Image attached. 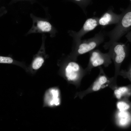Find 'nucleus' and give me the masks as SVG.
Wrapping results in <instances>:
<instances>
[{"label":"nucleus","instance_id":"obj_10","mask_svg":"<svg viewBox=\"0 0 131 131\" xmlns=\"http://www.w3.org/2000/svg\"><path fill=\"white\" fill-rule=\"evenodd\" d=\"M46 37L43 34L42 37V44L38 53L36 55L32 61L31 65V69L33 71L39 69L43 64L48 55L46 54L45 42Z\"/></svg>","mask_w":131,"mask_h":131},{"label":"nucleus","instance_id":"obj_14","mask_svg":"<svg viewBox=\"0 0 131 131\" xmlns=\"http://www.w3.org/2000/svg\"><path fill=\"white\" fill-rule=\"evenodd\" d=\"M0 63L3 64H15V60L9 57L0 56Z\"/></svg>","mask_w":131,"mask_h":131},{"label":"nucleus","instance_id":"obj_4","mask_svg":"<svg viewBox=\"0 0 131 131\" xmlns=\"http://www.w3.org/2000/svg\"><path fill=\"white\" fill-rule=\"evenodd\" d=\"M98 67L99 73L94 81L86 90L77 92L75 95L74 98L78 97L80 99H82L84 96L89 93L98 91L108 86L110 87L116 83V80L114 77H108L106 75L101 66Z\"/></svg>","mask_w":131,"mask_h":131},{"label":"nucleus","instance_id":"obj_9","mask_svg":"<svg viewBox=\"0 0 131 131\" xmlns=\"http://www.w3.org/2000/svg\"><path fill=\"white\" fill-rule=\"evenodd\" d=\"M99 18L94 17L88 19L85 21L82 27L78 32H76L72 30L68 31V33L69 35L72 37L74 43L80 41L84 35L94 29L99 25Z\"/></svg>","mask_w":131,"mask_h":131},{"label":"nucleus","instance_id":"obj_11","mask_svg":"<svg viewBox=\"0 0 131 131\" xmlns=\"http://www.w3.org/2000/svg\"><path fill=\"white\" fill-rule=\"evenodd\" d=\"M122 16L116 14L112 8H110L105 12L98 19L99 25L103 26L117 24L119 22Z\"/></svg>","mask_w":131,"mask_h":131},{"label":"nucleus","instance_id":"obj_12","mask_svg":"<svg viewBox=\"0 0 131 131\" xmlns=\"http://www.w3.org/2000/svg\"><path fill=\"white\" fill-rule=\"evenodd\" d=\"M117 116L118 123L120 125L124 126L126 125L130 120L129 114L126 111H119Z\"/></svg>","mask_w":131,"mask_h":131},{"label":"nucleus","instance_id":"obj_17","mask_svg":"<svg viewBox=\"0 0 131 131\" xmlns=\"http://www.w3.org/2000/svg\"><path fill=\"white\" fill-rule=\"evenodd\" d=\"M125 37L128 41L131 43V30L126 34Z\"/></svg>","mask_w":131,"mask_h":131},{"label":"nucleus","instance_id":"obj_15","mask_svg":"<svg viewBox=\"0 0 131 131\" xmlns=\"http://www.w3.org/2000/svg\"><path fill=\"white\" fill-rule=\"evenodd\" d=\"M119 75L124 77H127L131 79V65L127 70L122 69L120 70Z\"/></svg>","mask_w":131,"mask_h":131},{"label":"nucleus","instance_id":"obj_5","mask_svg":"<svg viewBox=\"0 0 131 131\" xmlns=\"http://www.w3.org/2000/svg\"><path fill=\"white\" fill-rule=\"evenodd\" d=\"M108 49V53L114 64V77L116 80L120 70L121 65L127 56V47L125 43L117 41L113 43Z\"/></svg>","mask_w":131,"mask_h":131},{"label":"nucleus","instance_id":"obj_1","mask_svg":"<svg viewBox=\"0 0 131 131\" xmlns=\"http://www.w3.org/2000/svg\"><path fill=\"white\" fill-rule=\"evenodd\" d=\"M58 74L69 84H73L76 88L80 87L83 77L87 73L85 69L68 55H63L58 60Z\"/></svg>","mask_w":131,"mask_h":131},{"label":"nucleus","instance_id":"obj_19","mask_svg":"<svg viewBox=\"0 0 131 131\" xmlns=\"http://www.w3.org/2000/svg\"><path fill=\"white\" fill-rule=\"evenodd\" d=\"M130 0V1H131V0Z\"/></svg>","mask_w":131,"mask_h":131},{"label":"nucleus","instance_id":"obj_6","mask_svg":"<svg viewBox=\"0 0 131 131\" xmlns=\"http://www.w3.org/2000/svg\"><path fill=\"white\" fill-rule=\"evenodd\" d=\"M30 16L32 20L33 25L26 35L33 33H48L51 37L55 36L57 31L48 20L36 16L32 13L30 14Z\"/></svg>","mask_w":131,"mask_h":131},{"label":"nucleus","instance_id":"obj_16","mask_svg":"<svg viewBox=\"0 0 131 131\" xmlns=\"http://www.w3.org/2000/svg\"><path fill=\"white\" fill-rule=\"evenodd\" d=\"M116 87L121 94L122 96L126 93H127L129 90V87L127 86L118 87L116 85Z\"/></svg>","mask_w":131,"mask_h":131},{"label":"nucleus","instance_id":"obj_18","mask_svg":"<svg viewBox=\"0 0 131 131\" xmlns=\"http://www.w3.org/2000/svg\"><path fill=\"white\" fill-rule=\"evenodd\" d=\"M74 1L77 2L82 3L86 5L90 1V0H74Z\"/></svg>","mask_w":131,"mask_h":131},{"label":"nucleus","instance_id":"obj_8","mask_svg":"<svg viewBox=\"0 0 131 131\" xmlns=\"http://www.w3.org/2000/svg\"><path fill=\"white\" fill-rule=\"evenodd\" d=\"M60 90L58 86L50 88L45 91L43 97V106L56 107L62 103Z\"/></svg>","mask_w":131,"mask_h":131},{"label":"nucleus","instance_id":"obj_3","mask_svg":"<svg viewBox=\"0 0 131 131\" xmlns=\"http://www.w3.org/2000/svg\"><path fill=\"white\" fill-rule=\"evenodd\" d=\"M106 33L102 31L95 34L93 37L81 40L74 43L69 56L77 61L78 57L94 49L104 41Z\"/></svg>","mask_w":131,"mask_h":131},{"label":"nucleus","instance_id":"obj_13","mask_svg":"<svg viewBox=\"0 0 131 131\" xmlns=\"http://www.w3.org/2000/svg\"><path fill=\"white\" fill-rule=\"evenodd\" d=\"M116 106L117 108L120 111H126L130 107L129 105L122 101H118L117 103Z\"/></svg>","mask_w":131,"mask_h":131},{"label":"nucleus","instance_id":"obj_7","mask_svg":"<svg viewBox=\"0 0 131 131\" xmlns=\"http://www.w3.org/2000/svg\"><path fill=\"white\" fill-rule=\"evenodd\" d=\"M90 57L87 66L85 68L88 74L94 68L103 66L106 67L112 61L108 52L103 53L98 49H94L89 52Z\"/></svg>","mask_w":131,"mask_h":131},{"label":"nucleus","instance_id":"obj_2","mask_svg":"<svg viewBox=\"0 0 131 131\" xmlns=\"http://www.w3.org/2000/svg\"><path fill=\"white\" fill-rule=\"evenodd\" d=\"M121 9L122 16L119 21L112 30L106 33L109 40L103 46L105 49H108L113 43L118 41L131 29V4L126 9Z\"/></svg>","mask_w":131,"mask_h":131}]
</instances>
